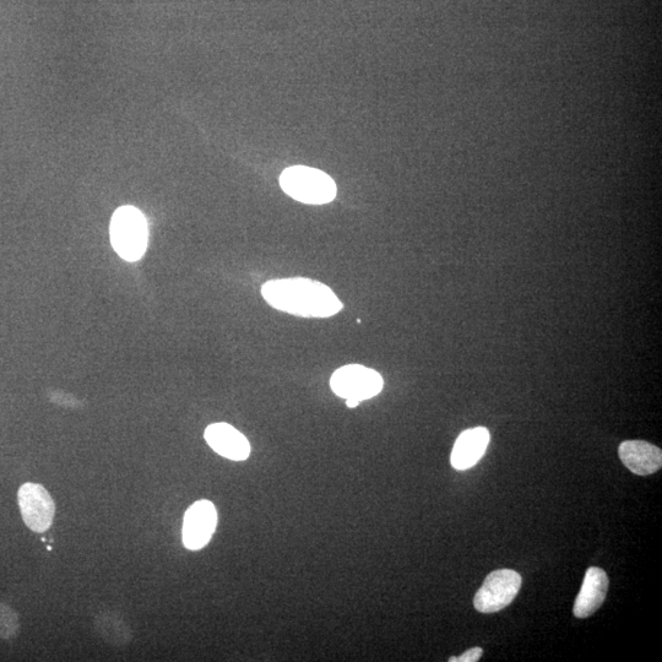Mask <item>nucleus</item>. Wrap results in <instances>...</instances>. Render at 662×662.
<instances>
[{
    "label": "nucleus",
    "mask_w": 662,
    "mask_h": 662,
    "mask_svg": "<svg viewBox=\"0 0 662 662\" xmlns=\"http://www.w3.org/2000/svg\"><path fill=\"white\" fill-rule=\"evenodd\" d=\"M217 525V512L213 503L202 499L188 508L183 520V545L191 551L202 550L209 544Z\"/></svg>",
    "instance_id": "7"
},
{
    "label": "nucleus",
    "mask_w": 662,
    "mask_h": 662,
    "mask_svg": "<svg viewBox=\"0 0 662 662\" xmlns=\"http://www.w3.org/2000/svg\"><path fill=\"white\" fill-rule=\"evenodd\" d=\"M94 627L97 636L113 648H124L132 643V628L116 612L102 611L95 617Z\"/></svg>",
    "instance_id": "12"
},
{
    "label": "nucleus",
    "mask_w": 662,
    "mask_h": 662,
    "mask_svg": "<svg viewBox=\"0 0 662 662\" xmlns=\"http://www.w3.org/2000/svg\"><path fill=\"white\" fill-rule=\"evenodd\" d=\"M609 577L604 569L590 567L585 573L582 590L575 600L573 613L577 618H588L600 609L609 591Z\"/></svg>",
    "instance_id": "10"
},
{
    "label": "nucleus",
    "mask_w": 662,
    "mask_h": 662,
    "mask_svg": "<svg viewBox=\"0 0 662 662\" xmlns=\"http://www.w3.org/2000/svg\"><path fill=\"white\" fill-rule=\"evenodd\" d=\"M206 443L221 457L233 461H243L251 455V444L235 427L227 423H214L204 433Z\"/></svg>",
    "instance_id": "8"
},
{
    "label": "nucleus",
    "mask_w": 662,
    "mask_h": 662,
    "mask_svg": "<svg viewBox=\"0 0 662 662\" xmlns=\"http://www.w3.org/2000/svg\"><path fill=\"white\" fill-rule=\"evenodd\" d=\"M358 405H360V401L352 400V399H347L346 400V406L349 409H355V408H357Z\"/></svg>",
    "instance_id": "15"
},
{
    "label": "nucleus",
    "mask_w": 662,
    "mask_h": 662,
    "mask_svg": "<svg viewBox=\"0 0 662 662\" xmlns=\"http://www.w3.org/2000/svg\"><path fill=\"white\" fill-rule=\"evenodd\" d=\"M20 632L18 612L4 602H0V639H13Z\"/></svg>",
    "instance_id": "13"
},
{
    "label": "nucleus",
    "mask_w": 662,
    "mask_h": 662,
    "mask_svg": "<svg viewBox=\"0 0 662 662\" xmlns=\"http://www.w3.org/2000/svg\"><path fill=\"white\" fill-rule=\"evenodd\" d=\"M383 385L381 374L361 365L341 367L330 379L331 390L336 395L360 403L381 393Z\"/></svg>",
    "instance_id": "5"
},
{
    "label": "nucleus",
    "mask_w": 662,
    "mask_h": 662,
    "mask_svg": "<svg viewBox=\"0 0 662 662\" xmlns=\"http://www.w3.org/2000/svg\"><path fill=\"white\" fill-rule=\"evenodd\" d=\"M490 439V432L485 427L471 428L461 433L450 455L453 468L465 471L479 463L486 453Z\"/></svg>",
    "instance_id": "9"
},
{
    "label": "nucleus",
    "mask_w": 662,
    "mask_h": 662,
    "mask_svg": "<svg viewBox=\"0 0 662 662\" xmlns=\"http://www.w3.org/2000/svg\"><path fill=\"white\" fill-rule=\"evenodd\" d=\"M282 191L297 202L322 205L333 202L336 184L327 173L316 168L295 166L287 168L280 177Z\"/></svg>",
    "instance_id": "2"
},
{
    "label": "nucleus",
    "mask_w": 662,
    "mask_h": 662,
    "mask_svg": "<svg viewBox=\"0 0 662 662\" xmlns=\"http://www.w3.org/2000/svg\"><path fill=\"white\" fill-rule=\"evenodd\" d=\"M482 654H484V650L481 648H472L468 651H465L463 655L460 656V658H450V662H477L481 659Z\"/></svg>",
    "instance_id": "14"
},
{
    "label": "nucleus",
    "mask_w": 662,
    "mask_h": 662,
    "mask_svg": "<svg viewBox=\"0 0 662 662\" xmlns=\"http://www.w3.org/2000/svg\"><path fill=\"white\" fill-rule=\"evenodd\" d=\"M262 295L278 311L303 318L333 317L344 307L327 285L303 278L265 282Z\"/></svg>",
    "instance_id": "1"
},
{
    "label": "nucleus",
    "mask_w": 662,
    "mask_h": 662,
    "mask_svg": "<svg viewBox=\"0 0 662 662\" xmlns=\"http://www.w3.org/2000/svg\"><path fill=\"white\" fill-rule=\"evenodd\" d=\"M18 502L27 528L40 534L51 528L56 515V503L45 487L27 482L20 487Z\"/></svg>",
    "instance_id": "6"
},
{
    "label": "nucleus",
    "mask_w": 662,
    "mask_h": 662,
    "mask_svg": "<svg viewBox=\"0 0 662 662\" xmlns=\"http://www.w3.org/2000/svg\"><path fill=\"white\" fill-rule=\"evenodd\" d=\"M618 455L626 468L639 476L653 475L662 466L661 449L644 441H626L618 448Z\"/></svg>",
    "instance_id": "11"
},
{
    "label": "nucleus",
    "mask_w": 662,
    "mask_h": 662,
    "mask_svg": "<svg viewBox=\"0 0 662 662\" xmlns=\"http://www.w3.org/2000/svg\"><path fill=\"white\" fill-rule=\"evenodd\" d=\"M148 224L133 206L119 208L112 217L111 241L115 251L128 262H137L148 247Z\"/></svg>",
    "instance_id": "3"
},
{
    "label": "nucleus",
    "mask_w": 662,
    "mask_h": 662,
    "mask_svg": "<svg viewBox=\"0 0 662 662\" xmlns=\"http://www.w3.org/2000/svg\"><path fill=\"white\" fill-rule=\"evenodd\" d=\"M522 577L512 569H499L488 574L474 599L475 609L481 613H495L512 604L520 588Z\"/></svg>",
    "instance_id": "4"
}]
</instances>
